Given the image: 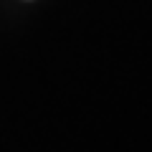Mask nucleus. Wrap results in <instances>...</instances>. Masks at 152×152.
<instances>
[]
</instances>
